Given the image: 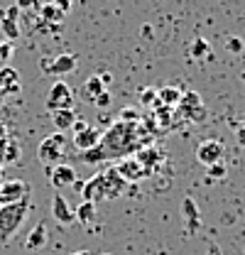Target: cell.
Wrapping results in <instances>:
<instances>
[{
    "mask_svg": "<svg viewBox=\"0 0 245 255\" xmlns=\"http://www.w3.org/2000/svg\"><path fill=\"white\" fill-rule=\"evenodd\" d=\"M137 118H140V113L135 108H122L121 111V121H125V123H137Z\"/></svg>",
    "mask_w": 245,
    "mask_h": 255,
    "instance_id": "f1b7e54d",
    "label": "cell"
},
{
    "mask_svg": "<svg viewBox=\"0 0 245 255\" xmlns=\"http://www.w3.org/2000/svg\"><path fill=\"white\" fill-rule=\"evenodd\" d=\"M79 194L84 196V201H91V204L101 201L103 199V194H101V174H93L89 182H84V187H81Z\"/></svg>",
    "mask_w": 245,
    "mask_h": 255,
    "instance_id": "44dd1931",
    "label": "cell"
},
{
    "mask_svg": "<svg viewBox=\"0 0 245 255\" xmlns=\"http://www.w3.org/2000/svg\"><path fill=\"white\" fill-rule=\"evenodd\" d=\"M179 113H182L186 121H191V123H199V121H204L206 118V108H204V101H201V96L196 94V91H186L182 94V101H179Z\"/></svg>",
    "mask_w": 245,
    "mask_h": 255,
    "instance_id": "5b68a950",
    "label": "cell"
},
{
    "mask_svg": "<svg viewBox=\"0 0 245 255\" xmlns=\"http://www.w3.org/2000/svg\"><path fill=\"white\" fill-rule=\"evenodd\" d=\"M71 187H74V189H76V191H81V187H84V182H81V179H76V182H74Z\"/></svg>",
    "mask_w": 245,
    "mask_h": 255,
    "instance_id": "ab89813d",
    "label": "cell"
},
{
    "mask_svg": "<svg viewBox=\"0 0 245 255\" xmlns=\"http://www.w3.org/2000/svg\"><path fill=\"white\" fill-rule=\"evenodd\" d=\"M226 49L228 52H243V39L241 37H228V42H226Z\"/></svg>",
    "mask_w": 245,
    "mask_h": 255,
    "instance_id": "f546056e",
    "label": "cell"
},
{
    "mask_svg": "<svg viewBox=\"0 0 245 255\" xmlns=\"http://www.w3.org/2000/svg\"><path fill=\"white\" fill-rule=\"evenodd\" d=\"M49 2H52V5H54V7H57V10H61V12H64V15H66V12H69V10H71V5H74V2H71V0H49Z\"/></svg>",
    "mask_w": 245,
    "mask_h": 255,
    "instance_id": "836d02e7",
    "label": "cell"
},
{
    "mask_svg": "<svg viewBox=\"0 0 245 255\" xmlns=\"http://www.w3.org/2000/svg\"><path fill=\"white\" fill-rule=\"evenodd\" d=\"M47 111L54 113V111H61V108H71L74 106V91L66 81H54V86L49 89V96H47Z\"/></svg>",
    "mask_w": 245,
    "mask_h": 255,
    "instance_id": "277c9868",
    "label": "cell"
},
{
    "mask_svg": "<svg viewBox=\"0 0 245 255\" xmlns=\"http://www.w3.org/2000/svg\"><path fill=\"white\" fill-rule=\"evenodd\" d=\"M206 172H209V177H211V179H223V177L228 174V169H226V164H223V162L209 164V167H206Z\"/></svg>",
    "mask_w": 245,
    "mask_h": 255,
    "instance_id": "83f0119b",
    "label": "cell"
},
{
    "mask_svg": "<svg viewBox=\"0 0 245 255\" xmlns=\"http://www.w3.org/2000/svg\"><path fill=\"white\" fill-rule=\"evenodd\" d=\"M47 236H49L47 226H44V223H37L30 231V236L25 238V248H27V251H39V248L47 243Z\"/></svg>",
    "mask_w": 245,
    "mask_h": 255,
    "instance_id": "d6986e66",
    "label": "cell"
},
{
    "mask_svg": "<svg viewBox=\"0 0 245 255\" xmlns=\"http://www.w3.org/2000/svg\"><path fill=\"white\" fill-rule=\"evenodd\" d=\"M206 54H211L209 42H206V39H196V42L191 44V57H194V59H201V57H206Z\"/></svg>",
    "mask_w": 245,
    "mask_h": 255,
    "instance_id": "4316f807",
    "label": "cell"
},
{
    "mask_svg": "<svg viewBox=\"0 0 245 255\" xmlns=\"http://www.w3.org/2000/svg\"><path fill=\"white\" fill-rule=\"evenodd\" d=\"M5 137H7V128H5V123L0 121V142H2Z\"/></svg>",
    "mask_w": 245,
    "mask_h": 255,
    "instance_id": "f35d334b",
    "label": "cell"
},
{
    "mask_svg": "<svg viewBox=\"0 0 245 255\" xmlns=\"http://www.w3.org/2000/svg\"><path fill=\"white\" fill-rule=\"evenodd\" d=\"M101 81H103V86H108V84L113 81V76H111V74L106 71V74H101Z\"/></svg>",
    "mask_w": 245,
    "mask_h": 255,
    "instance_id": "74e56055",
    "label": "cell"
},
{
    "mask_svg": "<svg viewBox=\"0 0 245 255\" xmlns=\"http://www.w3.org/2000/svg\"><path fill=\"white\" fill-rule=\"evenodd\" d=\"M76 111L74 108H61V111H54L52 113V123L57 128V132H66V130H71V126L76 123Z\"/></svg>",
    "mask_w": 245,
    "mask_h": 255,
    "instance_id": "e0dca14e",
    "label": "cell"
},
{
    "mask_svg": "<svg viewBox=\"0 0 245 255\" xmlns=\"http://www.w3.org/2000/svg\"><path fill=\"white\" fill-rule=\"evenodd\" d=\"M184 214H186V228L189 231H196V226L201 223V216H199V209L194 204V199H184Z\"/></svg>",
    "mask_w": 245,
    "mask_h": 255,
    "instance_id": "603a6c76",
    "label": "cell"
},
{
    "mask_svg": "<svg viewBox=\"0 0 245 255\" xmlns=\"http://www.w3.org/2000/svg\"><path fill=\"white\" fill-rule=\"evenodd\" d=\"M64 157H66V137L64 132H52L47 135L39 147H37V159L49 169V167H57V164H64Z\"/></svg>",
    "mask_w": 245,
    "mask_h": 255,
    "instance_id": "3957f363",
    "label": "cell"
},
{
    "mask_svg": "<svg viewBox=\"0 0 245 255\" xmlns=\"http://www.w3.org/2000/svg\"><path fill=\"white\" fill-rule=\"evenodd\" d=\"M20 89V79H17V71L12 66H2L0 69V91L2 94H12Z\"/></svg>",
    "mask_w": 245,
    "mask_h": 255,
    "instance_id": "ffe728a7",
    "label": "cell"
},
{
    "mask_svg": "<svg viewBox=\"0 0 245 255\" xmlns=\"http://www.w3.org/2000/svg\"><path fill=\"white\" fill-rule=\"evenodd\" d=\"M12 54V42H0V64H5Z\"/></svg>",
    "mask_w": 245,
    "mask_h": 255,
    "instance_id": "4dcf8cb0",
    "label": "cell"
},
{
    "mask_svg": "<svg viewBox=\"0 0 245 255\" xmlns=\"http://www.w3.org/2000/svg\"><path fill=\"white\" fill-rule=\"evenodd\" d=\"M17 17H20V7L12 5L5 10L2 20H0V30L5 34V42H15L20 37V25H17Z\"/></svg>",
    "mask_w": 245,
    "mask_h": 255,
    "instance_id": "30bf717a",
    "label": "cell"
},
{
    "mask_svg": "<svg viewBox=\"0 0 245 255\" xmlns=\"http://www.w3.org/2000/svg\"><path fill=\"white\" fill-rule=\"evenodd\" d=\"M71 255H93V253H89V251H76V253H71Z\"/></svg>",
    "mask_w": 245,
    "mask_h": 255,
    "instance_id": "60d3db41",
    "label": "cell"
},
{
    "mask_svg": "<svg viewBox=\"0 0 245 255\" xmlns=\"http://www.w3.org/2000/svg\"><path fill=\"white\" fill-rule=\"evenodd\" d=\"M22 199H30V184L27 182H0V206L5 204H15V201H22Z\"/></svg>",
    "mask_w": 245,
    "mask_h": 255,
    "instance_id": "ba28073f",
    "label": "cell"
},
{
    "mask_svg": "<svg viewBox=\"0 0 245 255\" xmlns=\"http://www.w3.org/2000/svg\"><path fill=\"white\" fill-rule=\"evenodd\" d=\"M135 159L140 162V167H142L145 174L150 177L154 169H157V164H159L164 157H162V152H159L157 147H140V150L135 152Z\"/></svg>",
    "mask_w": 245,
    "mask_h": 255,
    "instance_id": "7c38bea8",
    "label": "cell"
},
{
    "mask_svg": "<svg viewBox=\"0 0 245 255\" xmlns=\"http://www.w3.org/2000/svg\"><path fill=\"white\" fill-rule=\"evenodd\" d=\"M182 89H177V86H162L159 91H157V103L154 106H164V108H177L179 106V101H182Z\"/></svg>",
    "mask_w": 245,
    "mask_h": 255,
    "instance_id": "2e32d148",
    "label": "cell"
},
{
    "mask_svg": "<svg viewBox=\"0 0 245 255\" xmlns=\"http://www.w3.org/2000/svg\"><path fill=\"white\" fill-rule=\"evenodd\" d=\"M49 182L54 189H64V187H71L76 182V169L71 164H57V167H49Z\"/></svg>",
    "mask_w": 245,
    "mask_h": 255,
    "instance_id": "9c48e42d",
    "label": "cell"
},
{
    "mask_svg": "<svg viewBox=\"0 0 245 255\" xmlns=\"http://www.w3.org/2000/svg\"><path fill=\"white\" fill-rule=\"evenodd\" d=\"M71 142H74V147H76L79 152H84V150H89V147H96V145L101 142V130H96V128L89 126L86 130H81V132H74Z\"/></svg>",
    "mask_w": 245,
    "mask_h": 255,
    "instance_id": "4fadbf2b",
    "label": "cell"
},
{
    "mask_svg": "<svg viewBox=\"0 0 245 255\" xmlns=\"http://www.w3.org/2000/svg\"><path fill=\"white\" fill-rule=\"evenodd\" d=\"M223 155H226V145H223L221 140H214V137L199 142V147H196V159H199L204 167L216 164V162H223Z\"/></svg>",
    "mask_w": 245,
    "mask_h": 255,
    "instance_id": "8992f818",
    "label": "cell"
},
{
    "mask_svg": "<svg viewBox=\"0 0 245 255\" xmlns=\"http://www.w3.org/2000/svg\"><path fill=\"white\" fill-rule=\"evenodd\" d=\"M20 10H30V7H37V0H17L15 2Z\"/></svg>",
    "mask_w": 245,
    "mask_h": 255,
    "instance_id": "e575fe53",
    "label": "cell"
},
{
    "mask_svg": "<svg viewBox=\"0 0 245 255\" xmlns=\"http://www.w3.org/2000/svg\"><path fill=\"white\" fill-rule=\"evenodd\" d=\"M101 255H113V253H101Z\"/></svg>",
    "mask_w": 245,
    "mask_h": 255,
    "instance_id": "b9f144b4",
    "label": "cell"
},
{
    "mask_svg": "<svg viewBox=\"0 0 245 255\" xmlns=\"http://www.w3.org/2000/svg\"><path fill=\"white\" fill-rule=\"evenodd\" d=\"M243 79H245V71H243Z\"/></svg>",
    "mask_w": 245,
    "mask_h": 255,
    "instance_id": "7bdbcfd3",
    "label": "cell"
},
{
    "mask_svg": "<svg viewBox=\"0 0 245 255\" xmlns=\"http://www.w3.org/2000/svg\"><path fill=\"white\" fill-rule=\"evenodd\" d=\"M52 216H54V221H59L61 226L74 223V211L69 209V204H66V199H64L61 194H54V196H52Z\"/></svg>",
    "mask_w": 245,
    "mask_h": 255,
    "instance_id": "9a60e30c",
    "label": "cell"
},
{
    "mask_svg": "<svg viewBox=\"0 0 245 255\" xmlns=\"http://www.w3.org/2000/svg\"><path fill=\"white\" fill-rule=\"evenodd\" d=\"M125 187H127V182L116 172V167L101 172V194H103V199H118V196H122Z\"/></svg>",
    "mask_w": 245,
    "mask_h": 255,
    "instance_id": "52a82bcc",
    "label": "cell"
},
{
    "mask_svg": "<svg viewBox=\"0 0 245 255\" xmlns=\"http://www.w3.org/2000/svg\"><path fill=\"white\" fill-rule=\"evenodd\" d=\"M86 128H89V123H86L84 118H76V123L71 126V130H74V132H81V130H86Z\"/></svg>",
    "mask_w": 245,
    "mask_h": 255,
    "instance_id": "8d00e7d4",
    "label": "cell"
},
{
    "mask_svg": "<svg viewBox=\"0 0 245 255\" xmlns=\"http://www.w3.org/2000/svg\"><path fill=\"white\" fill-rule=\"evenodd\" d=\"M76 66H79V57L76 54H59V57L52 59V64L47 66V71L49 74H57V76H64V74L76 71Z\"/></svg>",
    "mask_w": 245,
    "mask_h": 255,
    "instance_id": "5bb4252c",
    "label": "cell"
},
{
    "mask_svg": "<svg viewBox=\"0 0 245 255\" xmlns=\"http://www.w3.org/2000/svg\"><path fill=\"white\" fill-rule=\"evenodd\" d=\"M93 216H96V204H91V201H81L79 209L74 211V221L79 223H91Z\"/></svg>",
    "mask_w": 245,
    "mask_h": 255,
    "instance_id": "484cf974",
    "label": "cell"
},
{
    "mask_svg": "<svg viewBox=\"0 0 245 255\" xmlns=\"http://www.w3.org/2000/svg\"><path fill=\"white\" fill-rule=\"evenodd\" d=\"M30 214V199L0 206V243H10L12 236L22 228Z\"/></svg>",
    "mask_w": 245,
    "mask_h": 255,
    "instance_id": "7a4b0ae2",
    "label": "cell"
},
{
    "mask_svg": "<svg viewBox=\"0 0 245 255\" xmlns=\"http://www.w3.org/2000/svg\"><path fill=\"white\" fill-rule=\"evenodd\" d=\"M103 91H106V86H103V81H101L98 74H93V76L86 79V84H84V96H86V101L93 103V98L98 94H103Z\"/></svg>",
    "mask_w": 245,
    "mask_h": 255,
    "instance_id": "cb8c5ba5",
    "label": "cell"
},
{
    "mask_svg": "<svg viewBox=\"0 0 245 255\" xmlns=\"http://www.w3.org/2000/svg\"><path fill=\"white\" fill-rule=\"evenodd\" d=\"M140 126L137 123H125L118 121L108 128L106 132H101V147L106 150L108 159L121 157V155H130L137 152V142H140Z\"/></svg>",
    "mask_w": 245,
    "mask_h": 255,
    "instance_id": "6da1fadb",
    "label": "cell"
},
{
    "mask_svg": "<svg viewBox=\"0 0 245 255\" xmlns=\"http://www.w3.org/2000/svg\"><path fill=\"white\" fill-rule=\"evenodd\" d=\"M39 15H42V22H47V25H52V27H59V25H64V12L61 10H57L52 2H44L42 5V10H39Z\"/></svg>",
    "mask_w": 245,
    "mask_h": 255,
    "instance_id": "7402d4cb",
    "label": "cell"
},
{
    "mask_svg": "<svg viewBox=\"0 0 245 255\" xmlns=\"http://www.w3.org/2000/svg\"><path fill=\"white\" fill-rule=\"evenodd\" d=\"M140 101H142L145 106H154V103H157V91H154V89H145Z\"/></svg>",
    "mask_w": 245,
    "mask_h": 255,
    "instance_id": "1f68e13d",
    "label": "cell"
},
{
    "mask_svg": "<svg viewBox=\"0 0 245 255\" xmlns=\"http://www.w3.org/2000/svg\"><path fill=\"white\" fill-rule=\"evenodd\" d=\"M116 172L121 174L125 182H140V179H145L147 174H145V169L140 167V162L135 157H122L118 164H116Z\"/></svg>",
    "mask_w": 245,
    "mask_h": 255,
    "instance_id": "8fae6325",
    "label": "cell"
},
{
    "mask_svg": "<svg viewBox=\"0 0 245 255\" xmlns=\"http://www.w3.org/2000/svg\"><path fill=\"white\" fill-rule=\"evenodd\" d=\"M93 103H96L98 108H108V106H111V94H108V91L98 94L96 98H93Z\"/></svg>",
    "mask_w": 245,
    "mask_h": 255,
    "instance_id": "d6a6232c",
    "label": "cell"
},
{
    "mask_svg": "<svg viewBox=\"0 0 245 255\" xmlns=\"http://www.w3.org/2000/svg\"><path fill=\"white\" fill-rule=\"evenodd\" d=\"M236 142H238L241 147H245V126H241L236 130Z\"/></svg>",
    "mask_w": 245,
    "mask_h": 255,
    "instance_id": "d590c367",
    "label": "cell"
},
{
    "mask_svg": "<svg viewBox=\"0 0 245 255\" xmlns=\"http://www.w3.org/2000/svg\"><path fill=\"white\" fill-rule=\"evenodd\" d=\"M17 157H20V145H17L12 137H5V140L0 142V167L15 164Z\"/></svg>",
    "mask_w": 245,
    "mask_h": 255,
    "instance_id": "ac0fdd59",
    "label": "cell"
},
{
    "mask_svg": "<svg viewBox=\"0 0 245 255\" xmlns=\"http://www.w3.org/2000/svg\"><path fill=\"white\" fill-rule=\"evenodd\" d=\"M79 159H81L84 164H101V162H106V159H108V155H106V150H103V147H101V142H98L96 147L84 150Z\"/></svg>",
    "mask_w": 245,
    "mask_h": 255,
    "instance_id": "d4e9b609",
    "label": "cell"
}]
</instances>
